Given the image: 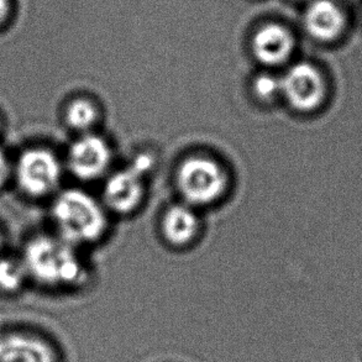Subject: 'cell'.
<instances>
[{
	"label": "cell",
	"mask_w": 362,
	"mask_h": 362,
	"mask_svg": "<svg viewBox=\"0 0 362 362\" xmlns=\"http://www.w3.org/2000/svg\"><path fill=\"white\" fill-rule=\"evenodd\" d=\"M254 92L264 102H272L281 97V78L271 74H259L255 78Z\"/></svg>",
	"instance_id": "5bb4252c"
},
{
	"label": "cell",
	"mask_w": 362,
	"mask_h": 362,
	"mask_svg": "<svg viewBox=\"0 0 362 362\" xmlns=\"http://www.w3.org/2000/svg\"><path fill=\"white\" fill-rule=\"evenodd\" d=\"M113 151L108 141L88 132L72 142L67 152L69 171L81 181H95L108 171Z\"/></svg>",
	"instance_id": "52a82bcc"
},
{
	"label": "cell",
	"mask_w": 362,
	"mask_h": 362,
	"mask_svg": "<svg viewBox=\"0 0 362 362\" xmlns=\"http://www.w3.org/2000/svg\"><path fill=\"white\" fill-rule=\"evenodd\" d=\"M29 279L52 291L82 288L88 272L77 247L59 236H35L21 256Z\"/></svg>",
	"instance_id": "6da1fadb"
},
{
	"label": "cell",
	"mask_w": 362,
	"mask_h": 362,
	"mask_svg": "<svg viewBox=\"0 0 362 362\" xmlns=\"http://www.w3.org/2000/svg\"><path fill=\"white\" fill-rule=\"evenodd\" d=\"M309 36L318 41H334L341 35L346 18L334 0H310L303 18Z\"/></svg>",
	"instance_id": "30bf717a"
},
{
	"label": "cell",
	"mask_w": 362,
	"mask_h": 362,
	"mask_svg": "<svg viewBox=\"0 0 362 362\" xmlns=\"http://www.w3.org/2000/svg\"><path fill=\"white\" fill-rule=\"evenodd\" d=\"M176 183L185 203L197 208L221 199L228 188V175L214 158L192 156L178 167Z\"/></svg>",
	"instance_id": "3957f363"
},
{
	"label": "cell",
	"mask_w": 362,
	"mask_h": 362,
	"mask_svg": "<svg viewBox=\"0 0 362 362\" xmlns=\"http://www.w3.org/2000/svg\"><path fill=\"white\" fill-rule=\"evenodd\" d=\"M325 84L318 69L307 62L296 64L281 77V97L298 112H310L322 103Z\"/></svg>",
	"instance_id": "ba28073f"
},
{
	"label": "cell",
	"mask_w": 362,
	"mask_h": 362,
	"mask_svg": "<svg viewBox=\"0 0 362 362\" xmlns=\"http://www.w3.org/2000/svg\"><path fill=\"white\" fill-rule=\"evenodd\" d=\"M99 120V109L87 98H77L67 105L64 112V122L74 132L81 135L88 134Z\"/></svg>",
	"instance_id": "7c38bea8"
},
{
	"label": "cell",
	"mask_w": 362,
	"mask_h": 362,
	"mask_svg": "<svg viewBox=\"0 0 362 362\" xmlns=\"http://www.w3.org/2000/svg\"><path fill=\"white\" fill-rule=\"evenodd\" d=\"M294 37L286 26L276 23L261 26L251 40V51L259 64L277 67L293 54Z\"/></svg>",
	"instance_id": "9c48e42d"
},
{
	"label": "cell",
	"mask_w": 362,
	"mask_h": 362,
	"mask_svg": "<svg viewBox=\"0 0 362 362\" xmlns=\"http://www.w3.org/2000/svg\"><path fill=\"white\" fill-rule=\"evenodd\" d=\"M294 1H310V0H294Z\"/></svg>",
	"instance_id": "ac0fdd59"
},
{
	"label": "cell",
	"mask_w": 362,
	"mask_h": 362,
	"mask_svg": "<svg viewBox=\"0 0 362 362\" xmlns=\"http://www.w3.org/2000/svg\"><path fill=\"white\" fill-rule=\"evenodd\" d=\"M51 213L57 236L76 247L99 240L108 226L103 203L78 188L59 192Z\"/></svg>",
	"instance_id": "7a4b0ae2"
},
{
	"label": "cell",
	"mask_w": 362,
	"mask_h": 362,
	"mask_svg": "<svg viewBox=\"0 0 362 362\" xmlns=\"http://www.w3.org/2000/svg\"><path fill=\"white\" fill-rule=\"evenodd\" d=\"M29 279L23 259L0 257V292L14 294L24 287Z\"/></svg>",
	"instance_id": "4fadbf2b"
},
{
	"label": "cell",
	"mask_w": 362,
	"mask_h": 362,
	"mask_svg": "<svg viewBox=\"0 0 362 362\" xmlns=\"http://www.w3.org/2000/svg\"><path fill=\"white\" fill-rule=\"evenodd\" d=\"M11 0H0V28L6 24V21L10 19L11 15Z\"/></svg>",
	"instance_id": "2e32d148"
},
{
	"label": "cell",
	"mask_w": 362,
	"mask_h": 362,
	"mask_svg": "<svg viewBox=\"0 0 362 362\" xmlns=\"http://www.w3.org/2000/svg\"><path fill=\"white\" fill-rule=\"evenodd\" d=\"M64 165L59 156L47 147H30L14 162L13 178L25 196L40 199L59 189Z\"/></svg>",
	"instance_id": "277c9868"
},
{
	"label": "cell",
	"mask_w": 362,
	"mask_h": 362,
	"mask_svg": "<svg viewBox=\"0 0 362 362\" xmlns=\"http://www.w3.org/2000/svg\"><path fill=\"white\" fill-rule=\"evenodd\" d=\"M151 158L141 156L132 166L114 172L104 183L103 206L117 214H129L141 204L145 194L144 175L148 171Z\"/></svg>",
	"instance_id": "8992f818"
},
{
	"label": "cell",
	"mask_w": 362,
	"mask_h": 362,
	"mask_svg": "<svg viewBox=\"0 0 362 362\" xmlns=\"http://www.w3.org/2000/svg\"><path fill=\"white\" fill-rule=\"evenodd\" d=\"M59 344L31 329L0 332V362H64Z\"/></svg>",
	"instance_id": "5b68a950"
},
{
	"label": "cell",
	"mask_w": 362,
	"mask_h": 362,
	"mask_svg": "<svg viewBox=\"0 0 362 362\" xmlns=\"http://www.w3.org/2000/svg\"><path fill=\"white\" fill-rule=\"evenodd\" d=\"M1 244H3V236H1V233H0V249H1Z\"/></svg>",
	"instance_id": "e0dca14e"
},
{
	"label": "cell",
	"mask_w": 362,
	"mask_h": 362,
	"mask_svg": "<svg viewBox=\"0 0 362 362\" xmlns=\"http://www.w3.org/2000/svg\"><path fill=\"white\" fill-rule=\"evenodd\" d=\"M14 162L10 160L8 153L0 147V189L13 178Z\"/></svg>",
	"instance_id": "9a60e30c"
},
{
	"label": "cell",
	"mask_w": 362,
	"mask_h": 362,
	"mask_svg": "<svg viewBox=\"0 0 362 362\" xmlns=\"http://www.w3.org/2000/svg\"><path fill=\"white\" fill-rule=\"evenodd\" d=\"M162 234L173 246H186L196 239L201 221L197 214L196 208L183 204L170 206L162 218Z\"/></svg>",
	"instance_id": "8fae6325"
}]
</instances>
